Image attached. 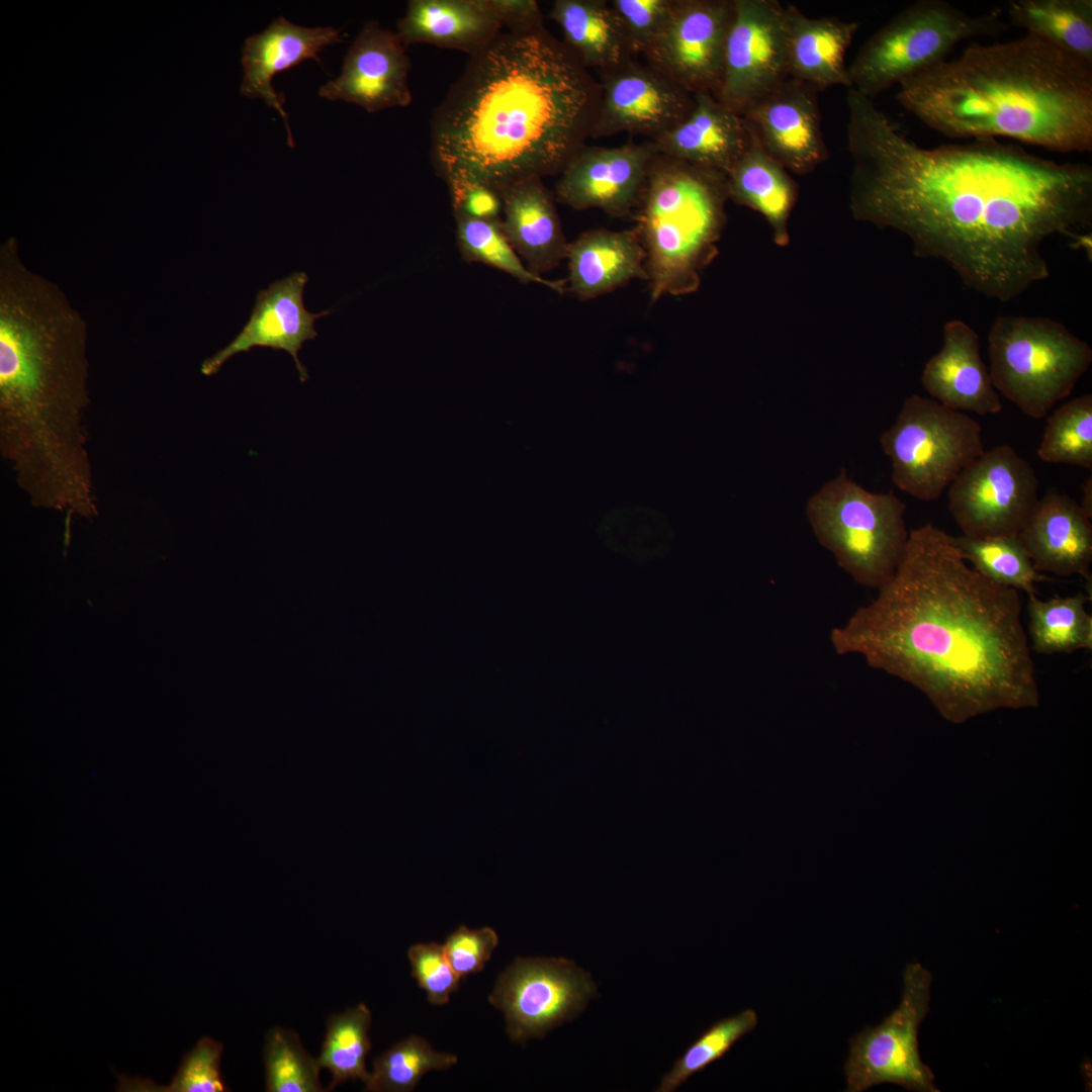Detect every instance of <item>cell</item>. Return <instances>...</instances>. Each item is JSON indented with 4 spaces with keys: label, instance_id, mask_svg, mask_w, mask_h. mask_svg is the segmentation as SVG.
<instances>
[{
    "label": "cell",
    "instance_id": "2e32d148",
    "mask_svg": "<svg viewBox=\"0 0 1092 1092\" xmlns=\"http://www.w3.org/2000/svg\"><path fill=\"white\" fill-rule=\"evenodd\" d=\"M601 99L592 138L620 132L655 141L692 111L694 94L634 58L600 71Z\"/></svg>",
    "mask_w": 1092,
    "mask_h": 1092
},
{
    "label": "cell",
    "instance_id": "f35d334b",
    "mask_svg": "<svg viewBox=\"0 0 1092 1092\" xmlns=\"http://www.w3.org/2000/svg\"><path fill=\"white\" fill-rule=\"evenodd\" d=\"M223 1044L202 1037L187 1053L168 1085H158L149 1078H130L114 1072L118 1092H224L229 1091L220 1073Z\"/></svg>",
    "mask_w": 1092,
    "mask_h": 1092
},
{
    "label": "cell",
    "instance_id": "1f68e13d",
    "mask_svg": "<svg viewBox=\"0 0 1092 1092\" xmlns=\"http://www.w3.org/2000/svg\"><path fill=\"white\" fill-rule=\"evenodd\" d=\"M1088 597L1039 600L1028 596V636L1030 649L1038 654L1070 653L1092 648V617L1086 611Z\"/></svg>",
    "mask_w": 1092,
    "mask_h": 1092
},
{
    "label": "cell",
    "instance_id": "3957f363",
    "mask_svg": "<svg viewBox=\"0 0 1092 1092\" xmlns=\"http://www.w3.org/2000/svg\"><path fill=\"white\" fill-rule=\"evenodd\" d=\"M599 81L546 27L500 32L469 56L434 110L431 159L447 183L498 193L522 178L559 175L592 138Z\"/></svg>",
    "mask_w": 1092,
    "mask_h": 1092
},
{
    "label": "cell",
    "instance_id": "ba28073f",
    "mask_svg": "<svg viewBox=\"0 0 1092 1092\" xmlns=\"http://www.w3.org/2000/svg\"><path fill=\"white\" fill-rule=\"evenodd\" d=\"M988 351L997 392L1035 420L1070 395L1092 363L1089 344L1045 316H997Z\"/></svg>",
    "mask_w": 1092,
    "mask_h": 1092
},
{
    "label": "cell",
    "instance_id": "e0dca14e",
    "mask_svg": "<svg viewBox=\"0 0 1092 1092\" xmlns=\"http://www.w3.org/2000/svg\"><path fill=\"white\" fill-rule=\"evenodd\" d=\"M652 141L620 147L585 146L559 174L555 199L577 210L626 216L637 207L652 161Z\"/></svg>",
    "mask_w": 1092,
    "mask_h": 1092
},
{
    "label": "cell",
    "instance_id": "7402d4cb",
    "mask_svg": "<svg viewBox=\"0 0 1092 1092\" xmlns=\"http://www.w3.org/2000/svg\"><path fill=\"white\" fill-rule=\"evenodd\" d=\"M921 382L932 399L959 412L996 415L1002 404L982 360L979 335L961 320L944 324L942 346L925 364Z\"/></svg>",
    "mask_w": 1092,
    "mask_h": 1092
},
{
    "label": "cell",
    "instance_id": "4316f807",
    "mask_svg": "<svg viewBox=\"0 0 1092 1092\" xmlns=\"http://www.w3.org/2000/svg\"><path fill=\"white\" fill-rule=\"evenodd\" d=\"M566 291L589 300L625 286L634 279L647 281L646 255L635 229H596L568 243Z\"/></svg>",
    "mask_w": 1092,
    "mask_h": 1092
},
{
    "label": "cell",
    "instance_id": "d590c367",
    "mask_svg": "<svg viewBox=\"0 0 1092 1092\" xmlns=\"http://www.w3.org/2000/svg\"><path fill=\"white\" fill-rule=\"evenodd\" d=\"M1038 458L1048 463L1092 469V395L1075 397L1048 418Z\"/></svg>",
    "mask_w": 1092,
    "mask_h": 1092
},
{
    "label": "cell",
    "instance_id": "83f0119b",
    "mask_svg": "<svg viewBox=\"0 0 1092 1092\" xmlns=\"http://www.w3.org/2000/svg\"><path fill=\"white\" fill-rule=\"evenodd\" d=\"M503 28L484 0H411L395 32L405 48L424 42L471 56Z\"/></svg>",
    "mask_w": 1092,
    "mask_h": 1092
},
{
    "label": "cell",
    "instance_id": "f6af8a7d",
    "mask_svg": "<svg viewBox=\"0 0 1092 1092\" xmlns=\"http://www.w3.org/2000/svg\"><path fill=\"white\" fill-rule=\"evenodd\" d=\"M488 9L508 31H529L544 27L542 11L535 0H484Z\"/></svg>",
    "mask_w": 1092,
    "mask_h": 1092
},
{
    "label": "cell",
    "instance_id": "f546056e",
    "mask_svg": "<svg viewBox=\"0 0 1092 1092\" xmlns=\"http://www.w3.org/2000/svg\"><path fill=\"white\" fill-rule=\"evenodd\" d=\"M548 16L560 26L563 43L588 70H609L634 58L608 1L556 0Z\"/></svg>",
    "mask_w": 1092,
    "mask_h": 1092
},
{
    "label": "cell",
    "instance_id": "603a6c76",
    "mask_svg": "<svg viewBox=\"0 0 1092 1092\" xmlns=\"http://www.w3.org/2000/svg\"><path fill=\"white\" fill-rule=\"evenodd\" d=\"M343 42L341 29L303 27L278 17L262 32L245 40L242 54L244 77L241 93L248 98L262 99L282 117L293 147L288 115L283 108L284 95L275 91L273 77L305 60L321 63L318 54L328 46Z\"/></svg>",
    "mask_w": 1092,
    "mask_h": 1092
},
{
    "label": "cell",
    "instance_id": "bcb514c9",
    "mask_svg": "<svg viewBox=\"0 0 1092 1092\" xmlns=\"http://www.w3.org/2000/svg\"><path fill=\"white\" fill-rule=\"evenodd\" d=\"M1082 497L1079 504L1084 513L1092 519V477L1089 476L1081 485Z\"/></svg>",
    "mask_w": 1092,
    "mask_h": 1092
},
{
    "label": "cell",
    "instance_id": "6da1fadb",
    "mask_svg": "<svg viewBox=\"0 0 1092 1092\" xmlns=\"http://www.w3.org/2000/svg\"><path fill=\"white\" fill-rule=\"evenodd\" d=\"M849 206L857 220L904 234L920 258L1008 302L1050 277L1042 246L1092 226V167L1059 163L997 139L923 148L849 88Z\"/></svg>",
    "mask_w": 1092,
    "mask_h": 1092
},
{
    "label": "cell",
    "instance_id": "e575fe53",
    "mask_svg": "<svg viewBox=\"0 0 1092 1092\" xmlns=\"http://www.w3.org/2000/svg\"><path fill=\"white\" fill-rule=\"evenodd\" d=\"M459 251L466 262H478L498 269L522 283L544 285L563 294L566 282L549 280L532 273L507 239L500 221L480 220L454 214Z\"/></svg>",
    "mask_w": 1092,
    "mask_h": 1092
},
{
    "label": "cell",
    "instance_id": "4fadbf2b",
    "mask_svg": "<svg viewBox=\"0 0 1092 1092\" xmlns=\"http://www.w3.org/2000/svg\"><path fill=\"white\" fill-rule=\"evenodd\" d=\"M590 974L563 958H518L499 976L489 1002L505 1015L511 1039L543 1037L571 1021L596 995Z\"/></svg>",
    "mask_w": 1092,
    "mask_h": 1092
},
{
    "label": "cell",
    "instance_id": "cb8c5ba5",
    "mask_svg": "<svg viewBox=\"0 0 1092 1092\" xmlns=\"http://www.w3.org/2000/svg\"><path fill=\"white\" fill-rule=\"evenodd\" d=\"M694 107L654 144L660 155L725 175L746 151L751 134L742 116L709 92L694 94Z\"/></svg>",
    "mask_w": 1092,
    "mask_h": 1092
},
{
    "label": "cell",
    "instance_id": "7a4b0ae2",
    "mask_svg": "<svg viewBox=\"0 0 1092 1092\" xmlns=\"http://www.w3.org/2000/svg\"><path fill=\"white\" fill-rule=\"evenodd\" d=\"M830 642L920 690L951 723L1039 704L1018 590L974 569L930 523L909 532L895 573Z\"/></svg>",
    "mask_w": 1092,
    "mask_h": 1092
},
{
    "label": "cell",
    "instance_id": "277c9868",
    "mask_svg": "<svg viewBox=\"0 0 1092 1092\" xmlns=\"http://www.w3.org/2000/svg\"><path fill=\"white\" fill-rule=\"evenodd\" d=\"M87 325L63 290L0 246V451L16 482L55 490L87 478Z\"/></svg>",
    "mask_w": 1092,
    "mask_h": 1092
},
{
    "label": "cell",
    "instance_id": "52a82bcc",
    "mask_svg": "<svg viewBox=\"0 0 1092 1092\" xmlns=\"http://www.w3.org/2000/svg\"><path fill=\"white\" fill-rule=\"evenodd\" d=\"M906 505L893 492H872L841 469L806 504L821 546L856 583L879 588L895 573L907 545Z\"/></svg>",
    "mask_w": 1092,
    "mask_h": 1092
},
{
    "label": "cell",
    "instance_id": "d4e9b609",
    "mask_svg": "<svg viewBox=\"0 0 1092 1092\" xmlns=\"http://www.w3.org/2000/svg\"><path fill=\"white\" fill-rule=\"evenodd\" d=\"M502 229L534 274L556 268L566 258L568 242L555 206V195L541 177L522 178L500 191Z\"/></svg>",
    "mask_w": 1092,
    "mask_h": 1092
},
{
    "label": "cell",
    "instance_id": "60d3db41",
    "mask_svg": "<svg viewBox=\"0 0 1092 1092\" xmlns=\"http://www.w3.org/2000/svg\"><path fill=\"white\" fill-rule=\"evenodd\" d=\"M617 17L632 55H644L667 24L674 0H613Z\"/></svg>",
    "mask_w": 1092,
    "mask_h": 1092
},
{
    "label": "cell",
    "instance_id": "5b68a950",
    "mask_svg": "<svg viewBox=\"0 0 1092 1092\" xmlns=\"http://www.w3.org/2000/svg\"><path fill=\"white\" fill-rule=\"evenodd\" d=\"M896 100L948 139L1092 150V63L1033 34L973 42L901 82Z\"/></svg>",
    "mask_w": 1092,
    "mask_h": 1092
},
{
    "label": "cell",
    "instance_id": "8992f818",
    "mask_svg": "<svg viewBox=\"0 0 1092 1092\" xmlns=\"http://www.w3.org/2000/svg\"><path fill=\"white\" fill-rule=\"evenodd\" d=\"M729 198L727 176L660 155L651 163L635 230L651 302L695 292L716 257Z\"/></svg>",
    "mask_w": 1092,
    "mask_h": 1092
},
{
    "label": "cell",
    "instance_id": "30bf717a",
    "mask_svg": "<svg viewBox=\"0 0 1092 1092\" xmlns=\"http://www.w3.org/2000/svg\"><path fill=\"white\" fill-rule=\"evenodd\" d=\"M880 443L890 458L894 484L923 502L939 498L985 451L976 420L917 394L904 400Z\"/></svg>",
    "mask_w": 1092,
    "mask_h": 1092
},
{
    "label": "cell",
    "instance_id": "484cf974",
    "mask_svg": "<svg viewBox=\"0 0 1092 1092\" xmlns=\"http://www.w3.org/2000/svg\"><path fill=\"white\" fill-rule=\"evenodd\" d=\"M786 57L789 78L819 92L832 86L851 88L845 56L859 23L837 17H809L795 5L785 6Z\"/></svg>",
    "mask_w": 1092,
    "mask_h": 1092
},
{
    "label": "cell",
    "instance_id": "8fae6325",
    "mask_svg": "<svg viewBox=\"0 0 1092 1092\" xmlns=\"http://www.w3.org/2000/svg\"><path fill=\"white\" fill-rule=\"evenodd\" d=\"M932 977L920 963L903 971L898 1007L877 1026H868L850 1039L844 1064L847 1092H861L882 1083L907 1090L938 1092L934 1075L920 1058L918 1029L929 1010Z\"/></svg>",
    "mask_w": 1092,
    "mask_h": 1092
},
{
    "label": "cell",
    "instance_id": "44dd1931",
    "mask_svg": "<svg viewBox=\"0 0 1092 1092\" xmlns=\"http://www.w3.org/2000/svg\"><path fill=\"white\" fill-rule=\"evenodd\" d=\"M1017 537L1038 572L1077 574L1091 584L1092 523L1074 498L1046 491Z\"/></svg>",
    "mask_w": 1092,
    "mask_h": 1092
},
{
    "label": "cell",
    "instance_id": "9a60e30c",
    "mask_svg": "<svg viewBox=\"0 0 1092 1092\" xmlns=\"http://www.w3.org/2000/svg\"><path fill=\"white\" fill-rule=\"evenodd\" d=\"M734 0H674L671 16L644 53L646 64L692 94L719 84Z\"/></svg>",
    "mask_w": 1092,
    "mask_h": 1092
},
{
    "label": "cell",
    "instance_id": "ac0fdd59",
    "mask_svg": "<svg viewBox=\"0 0 1092 1092\" xmlns=\"http://www.w3.org/2000/svg\"><path fill=\"white\" fill-rule=\"evenodd\" d=\"M819 91L788 78L741 116L759 144L789 172L806 175L829 158Z\"/></svg>",
    "mask_w": 1092,
    "mask_h": 1092
},
{
    "label": "cell",
    "instance_id": "d6a6232c",
    "mask_svg": "<svg viewBox=\"0 0 1092 1092\" xmlns=\"http://www.w3.org/2000/svg\"><path fill=\"white\" fill-rule=\"evenodd\" d=\"M950 541L982 575L1000 585L1024 592L1027 597L1036 595L1035 583L1054 580L1035 570L1017 535H961L950 536Z\"/></svg>",
    "mask_w": 1092,
    "mask_h": 1092
},
{
    "label": "cell",
    "instance_id": "8d00e7d4",
    "mask_svg": "<svg viewBox=\"0 0 1092 1092\" xmlns=\"http://www.w3.org/2000/svg\"><path fill=\"white\" fill-rule=\"evenodd\" d=\"M456 1063L455 1055L436 1052L424 1038L413 1035L400 1040L374 1060L373 1071L365 1083V1090L413 1091L426 1073L445 1070Z\"/></svg>",
    "mask_w": 1092,
    "mask_h": 1092
},
{
    "label": "cell",
    "instance_id": "ffe728a7",
    "mask_svg": "<svg viewBox=\"0 0 1092 1092\" xmlns=\"http://www.w3.org/2000/svg\"><path fill=\"white\" fill-rule=\"evenodd\" d=\"M307 281L305 273L295 272L260 290L247 324L229 345L203 361L201 373L213 375L236 354L254 347H268L289 353L300 381L307 380L308 374L298 359V351L304 342L317 336L314 321L330 313L328 310L312 313L305 309L302 296Z\"/></svg>",
    "mask_w": 1092,
    "mask_h": 1092
},
{
    "label": "cell",
    "instance_id": "836d02e7",
    "mask_svg": "<svg viewBox=\"0 0 1092 1092\" xmlns=\"http://www.w3.org/2000/svg\"><path fill=\"white\" fill-rule=\"evenodd\" d=\"M370 1023L371 1012L364 1003L329 1017L317 1058L321 1068L329 1070L333 1077L328 1090L349 1080L368 1081L370 1073L366 1069V1057L371 1049Z\"/></svg>",
    "mask_w": 1092,
    "mask_h": 1092
},
{
    "label": "cell",
    "instance_id": "7c38bea8",
    "mask_svg": "<svg viewBox=\"0 0 1092 1092\" xmlns=\"http://www.w3.org/2000/svg\"><path fill=\"white\" fill-rule=\"evenodd\" d=\"M1038 478L1010 445L984 451L947 489L948 510L968 537L1017 535L1038 500Z\"/></svg>",
    "mask_w": 1092,
    "mask_h": 1092
},
{
    "label": "cell",
    "instance_id": "9c48e42d",
    "mask_svg": "<svg viewBox=\"0 0 1092 1092\" xmlns=\"http://www.w3.org/2000/svg\"><path fill=\"white\" fill-rule=\"evenodd\" d=\"M1007 29L999 9L971 15L945 0H917L859 49L848 66L851 88L872 98L947 60L959 42Z\"/></svg>",
    "mask_w": 1092,
    "mask_h": 1092
},
{
    "label": "cell",
    "instance_id": "d6986e66",
    "mask_svg": "<svg viewBox=\"0 0 1092 1092\" xmlns=\"http://www.w3.org/2000/svg\"><path fill=\"white\" fill-rule=\"evenodd\" d=\"M405 50L396 32L366 22L347 51L341 74L323 85L318 95L368 112L407 106L411 61Z\"/></svg>",
    "mask_w": 1092,
    "mask_h": 1092
},
{
    "label": "cell",
    "instance_id": "7bdbcfd3",
    "mask_svg": "<svg viewBox=\"0 0 1092 1092\" xmlns=\"http://www.w3.org/2000/svg\"><path fill=\"white\" fill-rule=\"evenodd\" d=\"M498 943L489 927L471 930L465 926L451 933L443 944L445 953L460 978L481 971Z\"/></svg>",
    "mask_w": 1092,
    "mask_h": 1092
},
{
    "label": "cell",
    "instance_id": "ee69618b",
    "mask_svg": "<svg viewBox=\"0 0 1092 1092\" xmlns=\"http://www.w3.org/2000/svg\"><path fill=\"white\" fill-rule=\"evenodd\" d=\"M454 214L480 220H502L503 200L493 188L470 181L447 183Z\"/></svg>",
    "mask_w": 1092,
    "mask_h": 1092
},
{
    "label": "cell",
    "instance_id": "5bb4252c",
    "mask_svg": "<svg viewBox=\"0 0 1092 1092\" xmlns=\"http://www.w3.org/2000/svg\"><path fill=\"white\" fill-rule=\"evenodd\" d=\"M788 78L785 6L777 0H734L722 72L712 95L741 116Z\"/></svg>",
    "mask_w": 1092,
    "mask_h": 1092
},
{
    "label": "cell",
    "instance_id": "b9f144b4",
    "mask_svg": "<svg viewBox=\"0 0 1092 1092\" xmlns=\"http://www.w3.org/2000/svg\"><path fill=\"white\" fill-rule=\"evenodd\" d=\"M413 976L435 1005L446 1004L458 989L460 977L449 963L443 945L431 942L413 945L407 952Z\"/></svg>",
    "mask_w": 1092,
    "mask_h": 1092
},
{
    "label": "cell",
    "instance_id": "ab89813d",
    "mask_svg": "<svg viewBox=\"0 0 1092 1092\" xmlns=\"http://www.w3.org/2000/svg\"><path fill=\"white\" fill-rule=\"evenodd\" d=\"M757 1021L756 1012L748 1008L712 1024L675 1061L656 1091H675L691 1076L721 1059L737 1040L756 1026Z\"/></svg>",
    "mask_w": 1092,
    "mask_h": 1092
},
{
    "label": "cell",
    "instance_id": "4dcf8cb0",
    "mask_svg": "<svg viewBox=\"0 0 1092 1092\" xmlns=\"http://www.w3.org/2000/svg\"><path fill=\"white\" fill-rule=\"evenodd\" d=\"M1010 22L1092 63L1091 0H1012Z\"/></svg>",
    "mask_w": 1092,
    "mask_h": 1092
},
{
    "label": "cell",
    "instance_id": "f1b7e54d",
    "mask_svg": "<svg viewBox=\"0 0 1092 1092\" xmlns=\"http://www.w3.org/2000/svg\"><path fill=\"white\" fill-rule=\"evenodd\" d=\"M750 134L746 151L726 175L728 195L737 204L761 214L775 243L785 247L790 242L789 220L799 188L789 171Z\"/></svg>",
    "mask_w": 1092,
    "mask_h": 1092
},
{
    "label": "cell",
    "instance_id": "74e56055",
    "mask_svg": "<svg viewBox=\"0 0 1092 1092\" xmlns=\"http://www.w3.org/2000/svg\"><path fill=\"white\" fill-rule=\"evenodd\" d=\"M266 1091L269 1092H318L322 1069L317 1058H312L302 1046L298 1035L288 1029L275 1027L267 1035L264 1045Z\"/></svg>",
    "mask_w": 1092,
    "mask_h": 1092
}]
</instances>
